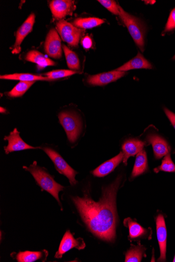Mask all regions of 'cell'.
<instances>
[{"mask_svg":"<svg viewBox=\"0 0 175 262\" xmlns=\"http://www.w3.org/2000/svg\"><path fill=\"white\" fill-rule=\"evenodd\" d=\"M121 182V176L103 188L102 198L95 202L87 194L84 197L72 198L90 231L99 238L113 242L116 238L117 220V193Z\"/></svg>","mask_w":175,"mask_h":262,"instance_id":"cell-1","label":"cell"},{"mask_svg":"<svg viewBox=\"0 0 175 262\" xmlns=\"http://www.w3.org/2000/svg\"><path fill=\"white\" fill-rule=\"evenodd\" d=\"M23 169L31 173L42 190L51 194L60 204L58 195L64 187L55 181L45 169L38 166L36 162L29 167H23Z\"/></svg>","mask_w":175,"mask_h":262,"instance_id":"cell-2","label":"cell"},{"mask_svg":"<svg viewBox=\"0 0 175 262\" xmlns=\"http://www.w3.org/2000/svg\"><path fill=\"white\" fill-rule=\"evenodd\" d=\"M119 16L121 20L126 26L137 46L143 52L145 48V30L141 22L137 18L125 12L119 5Z\"/></svg>","mask_w":175,"mask_h":262,"instance_id":"cell-3","label":"cell"},{"mask_svg":"<svg viewBox=\"0 0 175 262\" xmlns=\"http://www.w3.org/2000/svg\"><path fill=\"white\" fill-rule=\"evenodd\" d=\"M59 122L71 143L75 142L81 133L82 124L78 115L69 112H61L58 115Z\"/></svg>","mask_w":175,"mask_h":262,"instance_id":"cell-4","label":"cell"},{"mask_svg":"<svg viewBox=\"0 0 175 262\" xmlns=\"http://www.w3.org/2000/svg\"><path fill=\"white\" fill-rule=\"evenodd\" d=\"M57 30L63 41L72 47H77L84 30L78 29L70 23L61 20L57 24Z\"/></svg>","mask_w":175,"mask_h":262,"instance_id":"cell-5","label":"cell"},{"mask_svg":"<svg viewBox=\"0 0 175 262\" xmlns=\"http://www.w3.org/2000/svg\"><path fill=\"white\" fill-rule=\"evenodd\" d=\"M43 150L53 161L55 168L60 174L66 176L71 185L77 183L75 178L77 172L73 170L58 152L50 148H43Z\"/></svg>","mask_w":175,"mask_h":262,"instance_id":"cell-6","label":"cell"},{"mask_svg":"<svg viewBox=\"0 0 175 262\" xmlns=\"http://www.w3.org/2000/svg\"><path fill=\"white\" fill-rule=\"evenodd\" d=\"M45 51L50 57L59 59L62 55L61 40L58 31L51 29L47 35L45 43Z\"/></svg>","mask_w":175,"mask_h":262,"instance_id":"cell-7","label":"cell"},{"mask_svg":"<svg viewBox=\"0 0 175 262\" xmlns=\"http://www.w3.org/2000/svg\"><path fill=\"white\" fill-rule=\"evenodd\" d=\"M85 243L81 238L75 239L69 231H67L61 240L58 251L55 255V258L60 259L64 254L73 248L78 250L84 249Z\"/></svg>","mask_w":175,"mask_h":262,"instance_id":"cell-8","label":"cell"},{"mask_svg":"<svg viewBox=\"0 0 175 262\" xmlns=\"http://www.w3.org/2000/svg\"><path fill=\"white\" fill-rule=\"evenodd\" d=\"M4 140L8 142L7 146L4 147L6 154L15 151L40 148L39 147H32L25 142L20 137V132L18 131L17 129H15L10 132V134L5 136Z\"/></svg>","mask_w":175,"mask_h":262,"instance_id":"cell-9","label":"cell"},{"mask_svg":"<svg viewBox=\"0 0 175 262\" xmlns=\"http://www.w3.org/2000/svg\"><path fill=\"white\" fill-rule=\"evenodd\" d=\"M125 75V72L114 70L88 77L87 83L93 86H104L115 82Z\"/></svg>","mask_w":175,"mask_h":262,"instance_id":"cell-10","label":"cell"},{"mask_svg":"<svg viewBox=\"0 0 175 262\" xmlns=\"http://www.w3.org/2000/svg\"><path fill=\"white\" fill-rule=\"evenodd\" d=\"M74 7V1L70 0H53L50 4L53 16L56 19H62L71 15Z\"/></svg>","mask_w":175,"mask_h":262,"instance_id":"cell-11","label":"cell"},{"mask_svg":"<svg viewBox=\"0 0 175 262\" xmlns=\"http://www.w3.org/2000/svg\"><path fill=\"white\" fill-rule=\"evenodd\" d=\"M35 21V15L34 13H32L18 29L16 33L15 42L12 50L13 53L17 54L21 52V44L26 36L32 32Z\"/></svg>","mask_w":175,"mask_h":262,"instance_id":"cell-12","label":"cell"},{"mask_svg":"<svg viewBox=\"0 0 175 262\" xmlns=\"http://www.w3.org/2000/svg\"><path fill=\"white\" fill-rule=\"evenodd\" d=\"M156 231L161 252V256L158 261L164 262L166 261L167 254V229L164 216L162 215H159L156 218Z\"/></svg>","mask_w":175,"mask_h":262,"instance_id":"cell-13","label":"cell"},{"mask_svg":"<svg viewBox=\"0 0 175 262\" xmlns=\"http://www.w3.org/2000/svg\"><path fill=\"white\" fill-rule=\"evenodd\" d=\"M147 140L152 144L156 159H161L169 154L171 148L167 141L160 135L150 134L147 136Z\"/></svg>","mask_w":175,"mask_h":262,"instance_id":"cell-14","label":"cell"},{"mask_svg":"<svg viewBox=\"0 0 175 262\" xmlns=\"http://www.w3.org/2000/svg\"><path fill=\"white\" fill-rule=\"evenodd\" d=\"M123 152H120L114 158L105 162L93 172L94 176L103 177L109 175L121 163L123 160Z\"/></svg>","mask_w":175,"mask_h":262,"instance_id":"cell-15","label":"cell"},{"mask_svg":"<svg viewBox=\"0 0 175 262\" xmlns=\"http://www.w3.org/2000/svg\"><path fill=\"white\" fill-rule=\"evenodd\" d=\"M145 144V142L137 139H129L126 141L122 145L123 163L126 165L128 159L137 155L143 150Z\"/></svg>","mask_w":175,"mask_h":262,"instance_id":"cell-16","label":"cell"},{"mask_svg":"<svg viewBox=\"0 0 175 262\" xmlns=\"http://www.w3.org/2000/svg\"><path fill=\"white\" fill-rule=\"evenodd\" d=\"M152 68V66L151 63L147 60L140 52H138L135 58L126 62L122 66L117 69L116 70L125 72L133 69H151Z\"/></svg>","mask_w":175,"mask_h":262,"instance_id":"cell-17","label":"cell"},{"mask_svg":"<svg viewBox=\"0 0 175 262\" xmlns=\"http://www.w3.org/2000/svg\"><path fill=\"white\" fill-rule=\"evenodd\" d=\"M25 59L27 61L33 62L38 65L40 68L56 65V63L54 61L36 50H31L27 52L25 55Z\"/></svg>","mask_w":175,"mask_h":262,"instance_id":"cell-18","label":"cell"},{"mask_svg":"<svg viewBox=\"0 0 175 262\" xmlns=\"http://www.w3.org/2000/svg\"><path fill=\"white\" fill-rule=\"evenodd\" d=\"M48 256V252L43 250L40 252H20L15 255V259L19 262H33L39 260L44 262Z\"/></svg>","mask_w":175,"mask_h":262,"instance_id":"cell-19","label":"cell"},{"mask_svg":"<svg viewBox=\"0 0 175 262\" xmlns=\"http://www.w3.org/2000/svg\"><path fill=\"white\" fill-rule=\"evenodd\" d=\"M0 79L8 80H17L22 82H34L37 81H53L47 77L34 75L30 74H14L0 76Z\"/></svg>","mask_w":175,"mask_h":262,"instance_id":"cell-20","label":"cell"},{"mask_svg":"<svg viewBox=\"0 0 175 262\" xmlns=\"http://www.w3.org/2000/svg\"><path fill=\"white\" fill-rule=\"evenodd\" d=\"M128 228L129 237L134 239L136 238L146 237L149 232L143 228L141 225L133 221L131 218L124 220V225Z\"/></svg>","mask_w":175,"mask_h":262,"instance_id":"cell-21","label":"cell"},{"mask_svg":"<svg viewBox=\"0 0 175 262\" xmlns=\"http://www.w3.org/2000/svg\"><path fill=\"white\" fill-rule=\"evenodd\" d=\"M147 169L146 153L143 150L136 155L134 166L132 173V177L142 175Z\"/></svg>","mask_w":175,"mask_h":262,"instance_id":"cell-22","label":"cell"},{"mask_svg":"<svg viewBox=\"0 0 175 262\" xmlns=\"http://www.w3.org/2000/svg\"><path fill=\"white\" fill-rule=\"evenodd\" d=\"M104 23V20L99 19V18L88 17L78 18L73 21V24L78 29L85 30L96 28Z\"/></svg>","mask_w":175,"mask_h":262,"instance_id":"cell-23","label":"cell"},{"mask_svg":"<svg viewBox=\"0 0 175 262\" xmlns=\"http://www.w3.org/2000/svg\"><path fill=\"white\" fill-rule=\"evenodd\" d=\"M68 67L70 70H78L80 68L79 59L76 53L70 50L66 45L62 46Z\"/></svg>","mask_w":175,"mask_h":262,"instance_id":"cell-24","label":"cell"},{"mask_svg":"<svg viewBox=\"0 0 175 262\" xmlns=\"http://www.w3.org/2000/svg\"><path fill=\"white\" fill-rule=\"evenodd\" d=\"M34 83V82H22V81H20L11 91L6 93V94L7 96L11 98L22 97Z\"/></svg>","mask_w":175,"mask_h":262,"instance_id":"cell-25","label":"cell"},{"mask_svg":"<svg viewBox=\"0 0 175 262\" xmlns=\"http://www.w3.org/2000/svg\"><path fill=\"white\" fill-rule=\"evenodd\" d=\"M145 249L142 246L133 247L125 255L126 262H140L142 261Z\"/></svg>","mask_w":175,"mask_h":262,"instance_id":"cell-26","label":"cell"},{"mask_svg":"<svg viewBox=\"0 0 175 262\" xmlns=\"http://www.w3.org/2000/svg\"><path fill=\"white\" fill-rule=\"evenodd\" d=\"M77 73V71L71 70H54L44 74L42 76L47 77L52 81L61 78L70 77Z\"/></svg>","mask_w":175,"mask_h":262,"instance_id":"cell-27","label":"cell"},{"mask_svg":"<svg viewBox=\"0 0 175 262\" xmlns=\"http://www.w3.org/2000/svg\"><path fill=\"white\" fill-rule=\"evenodd\" d=\"M155 173H158L160 171L167 172V173H175V165L173 162L171 155L165 156L162 161V165L154 170Z\"/></svg>","mask_w":175,"mask_h":262,"instance_id":"cell-28","label":"cell"},{"mask_svg":"<svg viewBox=\"0 0 175 262\" xmlns=\"http://www.w3.org/2000/svg\"><path fill=\"white\" fill-rule=\"evenodd\" d=\"M98 1L106 7L110 12L115 15H119V5L115 1H112V0H99Z\"/></svg>","mask_w":175,"mask_h":262,"instance_id":"cell-29","label":"cell"},{"mask_svg":"<svg viewBox=\"0 0 175 262\" xmlns=\"http://www.w3.org/2000/svg\"><path fill=\"white\" fill-rule=\"evenodd\" d=\"M175 29V8L171 12L167 25L165 32H170Z\"/></svg>","mask_w":175,"mask_h":262,"instance_id":"cell-30","label":"cell"},{"mask_svg":"<svg viewBox=\"0 0 175 262\" xmlns=\"http://www.w3.org/2000/svg\"><path fill=\"white\" fill-rule=\"evenodd\" d=\"M164 111L168 116L174 128L175 129V114L170 111L168 108H165Z\"/></svg>","mask_w":175,"mask_h":262,"instance_id":"cell-31","label":"cell"},{"mask_svg":"<svg viewBox=\"0 0 175 262\" xmlns=\"http://www.w3.org/2000/svg\"><path fill=\"white\" fill-rule=\"evenodd\" d=\"M82 44L85 49H89L92 46L91 39L88 36H86V37L82 39Z\"/></svg>","mask_w":175,"mask_h":262,"instance_id":"cell-32","label":"cell"},{"mask_svg":"<svg viewBox=\"0 0 175 262\" xmlns=\"http://www.w3.org/2000/svg\"><path fill=\"white\" fill-rule=\"evenodd\" d=\"M5 112H6V110H5V108L1 107V113H5Z\"/></svg>","mask_w":175,"mask_h":262,"instance_id":"cell-33","label":"cell"},{"mask_svg":"<svg viewBox=\"0 0 175 262\" xmlns=\"http://www.w3.org/2000/svg\"><path fill=\"white\" fill-rule=\"evenodd\" d=\"M173 262H175V258H174V260H173Z\"/></svg>","mask_w":175,"mask_h":262,"instance_id":"cell-34","label":"cell"},{"mask_svg":"<svg viewBox=\"0 0 175 262\" xmlns=\"http://www.w3.org/2000/svg\"><path fill=\"white\" fill-rule=\"evenodd\" d=\"M173 59V60H175V55L174 56Z\"/></svg>","mask_w":175,"mask_h":262,"instance_id":"cell-35","label":"cell"}]
</instances>
